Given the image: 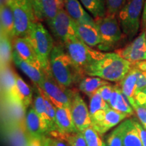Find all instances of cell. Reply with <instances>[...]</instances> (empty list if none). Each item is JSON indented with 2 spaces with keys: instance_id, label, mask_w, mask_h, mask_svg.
I'll return each mask as SVG.
<instances>
[{
  "instance_id": "1",
  "label": "cell",
  "mask_w": 146,
  "mask_h": 146,
  "mask_svg": "<svg viewBox=\"0 0 146 146\" xmlns=\"http://www.w3.org/2000/svg\"><path fill=\"white\" fill-rule=\"evenodd\" d=\"M132 68V63L116 53H106L104 57L94 62L84 71V74L96 76L107 81L120 82Z\"/></svg>"
},
{
  "instance_id": "2",
  "label": "cell",
  "mask_w": 146,
  "mask_h": 146,
  "mask_svg": "<svg viewBox=\"0 0 146 146\" xmlns=\"http://www.w3.org/2000/svg\"><path fill=\"white\" fill-rule=\"evenodd\" d=\"M50 68L53 78L67 88L79 78L80 74L73 64L64 47L61 44L54 45L50 55Z\"/></svg>"
},
{
  "instance_id": "3",
  "label": "cell",
  "mask_w": 146,
  "mask_h": 146,
  "mask_svg": "<svg viewBox=\"0 0 146 146\" xmlns=\"http://www.w3.org/2000/svg\"><path fill=\"white\" fill-rule=\"evenodd\" d=\"M67 54L80 74L94 62L104 57L105 52L97 51L85 44L77 36H73L64 43Z\"/></svg>"
},
{
  "instance_id": "4",
  "label": "cell",
  "mask_w": 146,
  "mask_h": 146,
  "mask_svg": "<svg viewBox=\"0 0 146 146\" xmlns=\"http://www.w3.org/2000/svg\"><path fill=\"white\" fill-rule=\"evenodd\" d=\"M29 38L42 68L47 74H51L50 59L54 45L50 32L39 21H36L32 25Z\"/></svg>"
},
{
  "instance_id": "5",
  "label": "cell",
  "mask_w": 146,
  "mask_h": 146,
  "mask_svg": "<svg viewBox=\"0 0 146 146\" xmlns=\"http://www.w3.org/2000/svg\"><path fill=\"white\" fill-rule=\"evenodd\" d=\"M145 0H128L118 12L117 17L123 33L131 40L138 33L140 16L143 13Z\"/></svg>"
},
{
  "instance_id": "6",
  "label": "cell",
  "mask_w": 146,
  "mask_h": 146,
  "mask_svg": "<svg viewBox=\"0 0 146 146\" xmlns=\"http://www.w3.org/2000/svg\"><path fill=\"white\" fill-rule=\"evenodd\" d=\"M95 21L101 36V43L98 48L101 52H109L118 44L123 36L117 15H106Z\"/></svg>"
},
{
  "instance_id": "7",
  "label": "cell",
  "mask_w": 146,
  "mask_h": 146,
  "mask_svg": "<svg viewBox=\"0 0 146 146\" xmlns=\"http://www.w3.org/2000/svg\"><path fill=\"white\" fill-rule=\"evenodd\" d=\"M38 87L56 108H70L72 98L76 92L58 83L53 78L52 74H47Z\"/></svg>"
},
{
  "instance_id": "8",
  "label": "cell",
  "mask_w": 146,
  "mask_h": 146,
  "mask_svg": "<svg viewBox=\"0 0 146 146\" xmlns=\"http://www.w3.org/2000/svg\"><path fill=\"white\" fill-rule=\"evenodd\" d=\"M12 9L14 23V35L16 37H29L31 29L36 18L31 5L8 0Z\"/></svg>"
},
{
  "instance_id": "9",
  "label": "cell",
  "mask_w": 146,
  "mask_h": 146,
  "mask_svg": "<svg viewBox=\"0 0 146 146\" xmlns=\"http://www.w3.org/2000/svg\"><path fill=\"white\" fill-rule=\"evenodd\" d=\"M51 30L54 35L63 43L73 36L78 37L76 24L68 15L64 8L59 11Z\"/></svg>"
},
{
  "instance_id": "10",
  "label": "cell",
  "mask_w": 146,
  "mask_h": 146,
  "mask_svg": "<svg viewBox=\"0 0 146 146\" xmlns=\"http://www.w3.org/2000/svg\"><path fill=\"white\" fill-rule=\"evenodd\" d=\"M116 53L132 64L146 60V31H143L129 44Z\"/></svg>"
},
{
  "instance_id": "11",
  "label": "cell",
  "mask_w": 146,
  "mask_h": 146,
  "mask_svg": "<svg viewBox=\"0 0 146 146\" xmlns=\"http://www.w3.org/2000/svg\"><path fill=\"white\" fill-rule=\"evenodd\" d=\"M70 112L74 125L79 132L91 127V120L87 104L77 92L75 93L72 100Z\"/></svg>"
},
{
  "instance_id": "12",
  "label": "cell",
  "mask_w": 146,
  "mask_h": 146,
  "mask_svg": "<svg viewBox=\"0 0 146 146\" xmlns=\"http://www.w3.org/2000/svg\"><path fill=\"white\" fill-rule=\"evenodd\" d=\"M1 89L5 101L18 102L16 96V74L10 66L1 68Z\"/></svg>"
},
{
  "instance_id": "13",
  "label": "cell",
  "mask_w": 146,
  "mask_h": 146,
  "mask_svg": "<svg viewBox=\"0 0 146 146\" xmlns=\"http://www.w3.org/2000/svg\"><path fill=\"white\" fill-rule=\"evenodd\" d=\"M13 62L16 66L28 76L34 85L37 87H39L40 84L43 82L47 74L42 67L35 66L24 60L14 50L13 52Z\"/></svg>"
},
{
  "instance_id": "14",
  "label": "cell",
  "mask_w": 146,
  "mask_h": 146,
  "mask_svg": "<svg viewBox=\"0 0 146 146\" xmlns=\"http://www.w3.org/2000/svg\"><path fill=\"white\" fill-rule=\"evenodd\" d=\"M25 127L29 137L41 139L46 135L47 127L33 108L27 111L25 116Z\"/></svg>"
},
{
  "instance_id": "15",
  "label": "cell",
  "mask_w": 146,
  "mask_h": 146,
  "mask_svg": "<svg viewBox=\"0 0 146 146\" xmlns=\"http://www.w3.org/2000/svg\"><path fill=\"white\" fill-rule=\"evenodd\" d=\"M13 48L28 63L37 67H42L29 37L15 38L13 41Z\"/></svg>"
},
{
  "instance_id": "16",
  "label": "cell",
  "mask_w": 146,
  "mask_h": 146,
  "mask_svg": "<svg viewBox=\"0 0 146 146\" xmlns=\"http://www.w3.org/2000/svg\"><path fill=\"white\" fill-rule=\"evenodd\" d=\"M76 29L78 37L89 47H98L101 43V36L96 21L76 24Z\"/></svg>"
},
{
  "instance_id": "17",
  "label": "cell",
  "mask_w": 146,
  "mask_h": 146,
  "mask_svg": "<svg viewBox=\"0 0 146 146\" xmlns=\"http://www.w3.org/2000/svg\"><path fill=\"white\" fill-rule=\"evenodd\" d=\"M64 8L76 24L91 23L95 21L78 0H64Z\"/></svg>"
},
{
  "instance_id": "18",
  "label": "cell",
  "mask_w": 146,
  "mask_h": 146,
  "mask_svg": "<svg viewBox=\"0 0 146 146\" xmlns=\"http://www.w3.org/2000/svg\"><path fill=\"white\" fill-rule=\"evenodd\" d=\"M0 19L1 33L6 35L14 41L15 39L14 16L12 9L8 3V0H1Z\"/></svg>"
},
{
  "instance_id": "19",
  "label": "cell",
  "mask_w": 146,
  "mask_h": 146,
  "mask_svg": "<svg viewBox=\"0 0 146 146\" xmlns=\"http://www.w3.org/2000/svg\"><path fill=\"white\" fill-rule=\"evenodd\" d=\"M127 114L120 112L118 111L110 108L106 110L104 117L99 123L91 126L98 133L103 135L112 127L120 123L122 120L128 117Z\"/></svg>"
},
{
  "instance_id": "20",
  "label": "cell",
  "mask_w": 146,
  "mask_h": 146,
  "mask_svg": "<svg viewBox=\"0 0 146 146\" xmlns=\"http://www.w3.org/2000/svg\"><path fill=\"white\" fill-rule=\"evenodd\" d=\"M111 108L118 112L131 116L134 113V109L128 98L123 94L119 85H114V90L109 102Z\"/></svg>"
},
{
  "instance_id": "21",
  "label": "cell",
  "mask_w": 146,
  "mask_h": 146,
  "mask_svg": "<svg viewBox=\"0 0 146 146\" xmlns=\"http://www.w3.org/2000/svg\"><path fill=\"white\" fill-rule=\"evenodd\" d=\"M56 122L58 131L63 133L78 132L73 122L70 108L56 107Z\"/></svg>"
},
{
  "instance_id": "22",
  "label": "cell",
  "mask_w": 146,
  "mask_h": 146,
  "mask_svg": "<svg viewBox=\"0 0 146 146\" xmlns=\"http://www.w3.org/2000/svg\"><path fill=\"white\" fill-rule=\"evenodd\" d=\"M121 125L123 146H143L139 133L133 119L125 120Z\"/></svg>"
},
{
  "instance_id": "23",
  "label": "cell",
  "mask_w": 146,
  "mask_h": 146,
  "mask_svg": "<svg viewBox=\"0 0 146 146\" xmlns=\"http://www.w3.org/2000/svg\"><path fill=\"white\" fill-rule=\"evenodd\" d=\"M137 80V69L132 67L125 78L119 82V86L121 88L122 91L129 100L132 106L135 104L134 96L136 89Z\"/></svg>"
},
{
  "instance_id": "24",
  "label": "cell",
  "mask_w": 146,
  "mask_h": 146,
  "mask_svg": "<svg viewBox=\"0 0 146 146\" xmlns=\"http://www.w3.org/2000/svg\"><path fill=\"white\" fill-rule=\"evenodd\" d=\"M110 84L108 81L96 76L83 77L78 83V89L89 98L96 94L100 87Z\"/></svg>"
},
{
  "instance_id": "25",
  "label": "cell",
  "mask_w": 146,
  "mask_h": 146,
  "mask_svg": "<svg viewBox=\"0 0 146 146\" xmlns=\"http://www.w3.org/2000/svg\"><path fill=\"white\" fill-rule=\"evenodd\" d=\"M16 96L18 102L27 109L33 100V91L26 82L16 74Z\"/></svg>"
},
{
  "instance_id": "26",
  "label": "cell",
  "mask_w": 146,
  "mask_h": 146,
  "mask_svg": "<svg viewBox=\"0 0 146 146\" xmlns=\"http://www.w3.org/2000/svg\"><path fill=\"white\" fill-rule=\"evenodd\" d=\"M46 135L62 139L68 146H87L86 140L81 132L63 133L59 131H54L47 133Z\"/></svg>"
},
{
  "instance_id": "27",
  "label": "cell",
  "mask_w": 146,
  "mask_h": 146,
  "mask_svg": "<svg viewBox=\"0 0 146 146\" xmlns=\"http://www.w3.org/2000/svg\"><path fill=\"white\" fill-rule=\"evenodd\" d=\"M36 86V85H35ZM35 94L33 100V108L35 112L37 113L41 119L45 122L47 127V133L52 131V125H51L50 119H49L48 115H47V110L46 106H45L44 98L42 95L40 89L37 86L35 87Z\"/></svg>"
},
{
  "instance_id": "28",
  "label": "cell",
  "mask_w": 146,
  "mask_h": 146,
  "mask_svg": "<svg viewBox=\"0 0 146 146\" xmlns=\"http://www.w3.org/2000/svg\"><path fill=\"white\" fill-rule=\"evenodd\" d=\"M12 40L6 35L1 33V68L10 66L13 61L14 48L12 47Z\"/></svg>"
},
{
  "instance_id": "29",
  "label": "cell",
  "mask_w": 146,
  "mask_h": 146,
  "mask_svg": "<svg viewBox=\"0 0 146 146\" xmlns=\"http://www.w3.org/2000/svg\"><path fill=\"white\" fill-rule=\"evenodd\" d=\"M41 5L43 17L51 29L56 16L63 8L60 6L57 0H41Z\"/></svg>"
},
{
  "instance_id": "30",
  "label": "cell",
  "mask_w": 146,
  "mask_h": 146,
  "mask_svg": "<svg viewBox=\"0 0 146 146\" xmlns=\"http://www.w3.org/2000/svg\"><path fill=\"white\" fill-rule=\"evenodd\" d=\"M80 2L93 16L94 20L103 18L106 15V0H80Z\"/></svg>"
},
{
  "instance_id": "31",
  "label": "cell",
  "mask_w": 146,
  "mask_h": 146,
  "mask_svg": "<svg viewBox=\"0 0 146 146\" xmlns=\"http://www.w3.org/2000/svg\"><path fill=\"white\" fill-rule=\"evenodd\" d=\"M110 106L104 100L102 99L98 91L94 94L90 98L89 104V114L90 116L94 115L97 112L100 110H106L110 108Z\"/></svg>"
},
{
  "instance_id": "32",
  "label": "cell",
  "mask_w": 146,
  "mask_h": 146,
  "mask_svg": "<svg viewBox=\"0 0 146 146\" xmlns=\"http://www.w3.org/2000/svg\"><path fill=\"white\" fill-rule=\"evenodd\" d=\"M81 133L86 140L87 146H106V143L102 140L100 133L97 132L91 126Z\"/></svg>"
},
{
  "instance_id": "33",
  "label": "cell",
  "mask_w": 146,
  "mask_h": 146,
  "mask_svg": "<svg viewBox=\"0 0 146 146\" xmlns=\"http://www.w3.org/2000/svg\"><path fill=\"white\" fill-rule=\"evenodd\" d=\"M106 146H123V127L121 124L107 136Z\"/></svg>"
},
{
  "instance_id": "34",
  "label": "cell",
  "mask_w": 146,
  "mask_h": 146,
  "mask_svg": "<svg viewBox=\"0 0 146 146\" xmlns=\"http://www.w3.org/2000/svg\"><path fill=\"white\" fill-rule=\"evenodd\" d=\"M128 0H106V15H118Z\"/></svg>"
},
{
  "instance_id": "35",
  "label": "cell",
  "mask_w": 146,
  "mask_h": 146,
  "mask_svg": "<svg viewBox=\"0 0 146 146\" xmlns=\"http://www.w3.org/2000/svg\"><path fill=\"white\" fill-rule=\"evenodd\" d=\"M41 141L43 146H68L64 140L50 136H43L41 138Z\"/></svg>"
},
{
  "instance_id": "36",
  "label": "cell",
  "mask_w": 146,
  "mask_h": 146,
  "mask_svg": "<svg viewBox=\"0 0 146 146\" xmlns=\"http://www.w3.org/2000/svg\"><path fill=\"white\" fill-rule=\"evenodd\" d=\"M135 112L141 125L146 129V108L141 107L135 103L133 106Z\"/></svg>"
},
{
  "instance_id": "37",
  "label": "cell",
  "mask_w": 146,
  "mask_h": 146,
  "mask_svg": "<svg viewBox=\"0 0 146 146\" xmlns=\"http://www.w3.org/2000/svg\"><path fill=\"white\" fill-rule=\"evenodd\" d=\"M113 90H114V85L109 84V85H104V86L100 87L98 91L99 92L100 96H102V99L109 104V102L111 96H112Z\"/></svg>"
},
{
  "instance_id": "38",
  "label": "cell",
  "mask_w": 146,
  "mask_h": 146,
  "mask_svg": "<svg viewBox=\"0 0 146 146\" xmlns=\"http://www.w3.org/2000/svg\"><path fill=\"white\" fill-rule=\"evenodd\" d=\"M33 9L35 16L36 20L37 21H42L44 19L42 11L41 0H31Z\"/></svg>"
},
{
  "instance_id": "39",
  "label": "cell",
  "mask_w": 146,
  "mask_h": 146,
  "mask_svg": "<svg viewBox=\"0 0 146 146\" xmlns=\"http://www.w3.org/2000/svg\"><path fill=\"white\" fill-rule=\"evenodd\" d=\"M146 87V72L137 69V80L136 89L135 94L141 91Z\"/></svg>"
},
{
  "instance_id": "40",
  "label": "cell",
  "mask_w": 146,
  "mask_h": 146,
  "mask_svg": "<svg viewBox=\"0 0 146 146\" xmlns=\"http://www.w3.org/2000/svg\"><path fill=\"white\" fill-rule=\"evenodd\" d=\"M134 99L137 104L146 108V87L135 94Z\"/></svg>"
},
{
  "instance_id": "41",
  "label": "cell",
  "mask_w": 146,
  "mask_h": 146,
  "mask_svg": "<svg viewBox=\"0 0 146 146\" xmlns=\"http://www.w3.org/2000/svg\"><path fill=\"white\" fill-rule=\"evenodd\" d=\"M133 120L134 121V123L136 126L137 129L139 133L143 146H146V129H145L137 119Z\"/></svg>"
},
{
  "instance_id": "42",
  "label": "cell",
  "mask_w": 146,
  "mask_h": 146,
  "mask_svg": "<svg viewBox=\"0 0 146 146\" xmlns=\"http://www.w3.org/2000/svg\"><path fill=\"white\" fill-rule=\"evenodd\" d=\"M132 67L138 70L142 71V72H146V60L137 62L133 63Z\"/></svg>"
},
{
  "instance_id": "43",
  "label": "cell",
  "mask_w": 146,
  "mask_h": 146,
  "mask_svg": "<svg viewBox=\"0 0 146 146\" xmlns=\"http://www.w3.org/2000/svg\"><path fill=\"white\" fill-rule=\"evenodd\" d=\"M27 146H43V145L42 143L41 139L29 137Z\"/></svg>"
},
{
  "instance_id": "44",
  "label": "cell",
  "mask_w": 146,
  "mask_h": 146,
  "mask_svg": "<svg viewBox=\"0 0 146 146\" xmlns=\"http://www.w3.org/2000/svg\"><path fill=\"white\" fill-rule=\"evenodd\" d=\"M142 28H143V31H146V0L144 4L143 13H142Z\"/></svg>"
},
{
  "instance_id": "45",
  "label": "cell",
  "mask_w": 146,
  "mask_h": 146,
  "mask_svg": "<svg viewBox=\"0 0 146 146\" xmlns=\"http://www.w3.org/2000/svg\"><path fill=\"white\" fill-rule=\"evenodd\" d=\"M15 1L21 3H25V4L32 5L31 2V0H15Z\"/></svg>"
},
{
  "instance_id": "46",
  "label": "cell",
  "mask_w": 146,
  "mask_h": 146,
  "mask_svg": "<svg viewBox=\"0 0 146 146\" xmlns=\"http://www.w3.org/2000/svg\"><path fill=\"white\" fill-rule=\"evenodd\" d=\"M57 1H58V2L59 3L60 6H61L62 8H64V0H57Z\"/></svg>"
}]
</instances>
